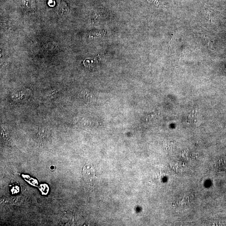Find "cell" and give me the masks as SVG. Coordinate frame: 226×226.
Masks as SVG:
<instances>
[{"label": "cell", "instance_id": "6da1fadb", "mask_svg": "<svg viewBox=\"0 0 226 226\" xmlns=\"http://www.w3.org/2000/svg\"><path fill=\"white\" fill-rule=\"evenodd\" d=\"M83 175L86 181L92 182L96 178L94 167L90 164L86 165L83 168Z\"/></svg>", "mask_w": 226, "mask_h": 226}, {"label": "cell", "instance_id": "7a4b0ae2", "mask_svg": "<svg viewBox=\"0 0 226 226\" xmlns=\"http://www.w3.org/2000/svg\"><path fill=\"white\" fill-rule=\"evenodd\" d=\"M50 131L48 128L41 127L39 128L35 135V139L38 141H43L49 138Z\"/></svg>", "mask_w": 226, "mask_h": 226}, {"label": "cell", "instance_id": "3957f363", "mask_svg": "<svg viewBox=\"0 0 226 226\" xmlns=\"http://www.w3.org/2000/svg\"><path fill=\"white\" fill-rule=\"evenodd\" d=\"M22 7L25 10L32 11L36 8L35 0H21Z\"/></svg>", "mask_w": 226, "mask_h": 226}, {"label": "cell", "instance_id": "277c9868", "mask_svg": "<svg viewBox=\"0 0 226 226\" xmlns=\"http://www.w3.org/2000/svg\"><path fill=\"white\" fill-rule=\"evenodd\" d=\"M57 10L59 14L62 15H65L67 13L69 12V8L66 2L64 1H60L59 3L58 4L57 7Z\"/></svg>", "mask_w": 226, "mask_h": 226}, {"label": "cell", "instance_id": "5b68a950", "mask_svg": "<svg viewBox=\"0 0 226 226\" xmlns=\"http://www.w3.org/2000/svg\"><path fill=\"white\" fill-rule=\"evenodd\" d=\"M96 60L94 59H90L89 60H85L84 64L86 66H92L97 63Z\"/></svg>", "mask_w": 226, "mask_h": 226}, {"label": "cell", "instance_id": "8992f818", "mask_svg": "<svg viewBox=\"0 0 226 226\" xmlns=\"http://www.w3.org/2000/svg\"><path fill=\"white\" fill-rule=\"evenodd\" d=\"M54 4H55V2H54V0H50L49 1V4L51 6H54Z\"/></svg>", "mask_w": 226, "mask_h": 226}]
</instances>
